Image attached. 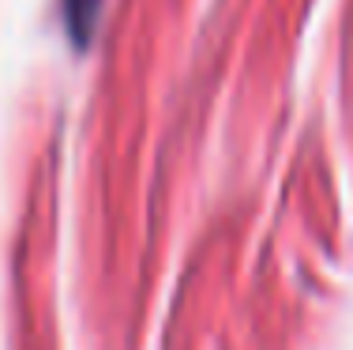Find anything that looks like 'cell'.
Returning a JSON list of instances; mask_svg holds the SVG:
<instances>
[{
    "label": "cell",
    "instance_id": "1",
    "mask_svg": "<svg viewBox=\"0 0 353 350\" xmlns=\"http://www.w3.org/2000/svg\"><path fill=\"white\" fill-rule=\"evenodd\" d=\"M98 8H102V0H64V19H68V30L75 35V41H90L98 23Z\"/></svg>",
    "mask_w": 353,
    "mask_h": 350
}]
</instances>
